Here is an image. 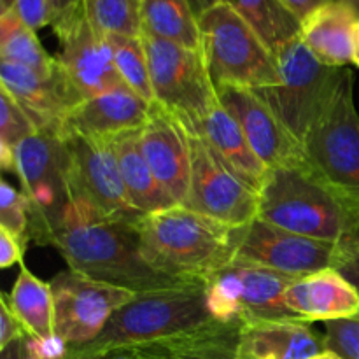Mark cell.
I'll return each instance as SVG.
<instances>
[{"mask_svg":"<svg viewBox=\"0 0 359 359\" xmlns=\"http://www.w3.org/2000/svg\"><path fill=\"white\" fill-rule=\"evenodd\" d=\"M62 139L69 154L72 196L84 200L109 217L137 219L144 216L130 202L111 140L91 139L74 132H65Z\"/></svg>","mask_w":359,"mask_h":359,"instance_id":"cell-14","label":"cell"},{"mask_svg":"<svg viewBox=\"0 0 359 359\" xmlns=\"http://www.w3.org/2000/svg\"><path fill=\"white\" fill-rule=\"evenodd\" d=\"M14 6V0H0V13H6Z\"/></svg>","mask_w":359,"mask_h":359,"instance_id":"cell-46","label":"cell"},{"mask_svg":"<svg viewBox=\"0 0 359 359\" xmlns=\"http://www.w3.org/2000/svg\"><path fill=\"white\" fill-rule=\"evenodd\" d=\"M241 326V323H210L195 332L133 349L126 356L132 359H238Z\"/></svg>","mask_w":359,"mask_h":359,"instance_id":"cell-24","label":"cell"},{"mask_svg":"<svg viewBox=\"0 0 359 359\" xmlns=\"http://www.w3.org/2000/svg\"><path fill=\"white\" fill-rule=\"evenodd\" d=\"M105 37L112 49L116 69L123 83L151 104L154 100V95L142 39L119 34H111Z\"/></svg>","mask_w":359,"mask_h":359,"instance_id":"cell-30","label":"cell"},{"mask_svg":"<svg viewBox=\"0 0 359 359\" xmlns=\"http://www.w3.org/2000/svg\"><path fill=\"white\" fill-rule=\"evenodd\" d=\"M332 269L359 291V207H351L342 237L335 242Z\"/></svg>","mask_w":359,"mask_h":359,"instance_id":"cell-34","label":"cell"},{"mask_svg":"<svg viewBox=\"0 0 359 359\" xmlns=\"http://www.w3.org/2000/svg\"><path fill=\"white\" fill-rule=\"evenodd\" d=\"M188 132L196 133L210 144L214 151L248 182L249 186L259 191L265 181L269 168L252 151L251 144L245 139L237 119L228 112V109L217 98L210 107L205 118L188 128Z\"/></svg>","mask_w":359,"mask_h":359,"instance_id":"cell-23","label":"cell"},{"mask_svg":"<svg viewBox=\"0 0 359 359\" xmlns=\"http://www.w3.org/2000/svg\"><path fill=\"white\" fill-rule=\"evenodd\" d=\"M53 32L60 41L56 60L79 104L125 84L107 37L91 27L84 11Z\"/></svg>","mask_w":359,"mask_h":359,"instance_id":"cell-15","label":"cell"},{"mask_svg":"<svg viewBox=\"0 0 359 359\" xmlns=\"http://www.w3.org/2000/svg\"><path fill=\"white\" fill-rule=\"evenodd\" d=\"M137 230L146 262L177 279L205 280L233 258V228L182 205L144 214Z\"/></svg>","mask_w":359,"mask_h":359,"instance_id":"cell-3","label":"cell"},{"mask_svg":"<svg viewBox=\"0 0 359 359\" xmlns=\"http://www.w3.org/2000/svg\"><path fill=\"white\" fill-rule=\"evenodd\" d=\"M139 133L140 130H133L111 140L130 202L140 214H153L179 205L147 165L140 149Z\"/></svg>","mask_w":359,"mask_h":359,"instance_id":"cell-25","label":"cell"},{"mask_svg":"<svg viewBox=\"0 0 359 359\" xmlns=\"http://www.w3.org/2000/svg\"><path fill=\"white\" fill-rule=\"evenodd\" d=\"M0 359H32L27 347V337L21 340H16L6 349L0 351Z\"/></svg>","mask_w":359,"mask_h":359,"instance_id":"cell-42","label":"cell"},{"mask_svg":"<svg viewBox=\"0 0 359 359\" xmlns=\"http://www.w3.org/2000/svg\"><path fill=\"white\" fill-rule=\"evenodd\" d=\"M139 142L160 184L181 205L188 195L191 177V149L186 126L167 107L153 100L146 123L140 128Z\"/></svg>","mask_w":359,"mask_h":359,"instance_id":"cell-17","label":"cell"},{"mask_svg":"<svg viewBox=\"0 0 359 359\" xmlns=\"http://www.w3.org/2000/svg\"><path fill=\"white\" fill-rule=\"evenodd\" d=\"M219 2L221 0H189V4H191V7H193V11H195L196 16H202L207 9H210V7L216 6V4H219Z\"/></svg>","mask_w":359,"mask_h":359,"instance_id":"cell-43","label":"cell"},{"mask_svg":"<svg viewBox=\"0 0 359 359\" xmlns=\"http://www.w3.org/2000/svg\"><path fill=\"white\" fill-rule=\"evenodd\" d=\"M323 351L325 337L300 319L245 323L238 332V359H311Z\"/></svg>","mask_w":359,"mask_h":359,"instance_id":"cell-21","label":"cell"},{"mask_svg":"<svg viewBox=\"0 0 359 359\" xmlns=\"http://www.w3.org/2000/svg\"><path fill=\"white\" fill-rule=\"evenodd\" d=\"M95 359H107V358H95Z\"/></svg>","mask_w":359,"mask_h":359,"instance_id":"cell-49","label":"cell"},{"mask_svg":"<svg viewBox=\"0 0 359 359\" xmlns=\"http://www.w3.org/2000/svg\"><path fill=\"white\" fill-rule=\"evenodd\" d=\"M231 251V259L304 277L332 269L335 242L293 233L256 217L244 226L233 228Z\"/></svg>","mask_w":359,"mask_h":359,"instance_id":"cell-13","label":"cell"},{"mask_svg":"<svg viewBox=\"0 0 359 359\" xmlns=\"http://www.w3.org/2000/svg\"><path fill=\"white\" fill-rule=\"evenodd\" d=\"M149 102L121 84L83 100L69 112L63 132H74L91 139L112 140L126 132L140 130L149 114Z\"/></svg>","mask_w":359,"mask_h":359,"instance_id":"cell-19","label":"cell"},{"mask_svg":"<svg viewBox=\"0 0 359 359\" xmlns=\"http://www.w3.org/2000/svg\"><path fill=\"white\" fill-rule=\"evenodd\" d=\"M244 18L272 53L300 35L302 21L283 0H221Z\"/></svg>","mask_w":359,"mask_h":359,"instance_id":"cell-28","label":"cell"},{"mask_svg":"<svg viewBox=\"0 0 359 359\" xmlns=\"http://www.w3.org/2000/svg\"><path fill=\"white\" fill-rule=\"evenodd\" d=\"M0 62L28 67L44 76H51L58 63L13 9L0 13Z\"/></svg>","mask_w":359,"mask_h":359,"instance_id":"cell-29","label":"cell"},{"mask_svg":"<svg viewBox=\"0 0 359 359\" xmlns=\"http://www.w3.org/2000/svg\"><path fill=\"white\" fill-rule=\"evenodd\" d=\"M107 359H132V358L126 356V354H114V356H109Z\"/></svg>","mask_w":359,"mask_h":359,"instance_id":"cell-48","label":"cell"},{"mask_svg":"<svg viewBox=\"0 0 359 359\" xmlns=\"http://www.w3.org/2000/svg\"><path fill=\"white\" fill-rule=\"evenodd\" d=\"M340 2H344V4H347V6H351L359 14V0H340Z\"/></svg>","mask_w":359,"mask_h":359,"instance_id":"cell-47","label":"cell"},{"mask_svg":"<svg viewBox=\"0 0 359 359\" xmlns=\"http://www.w3.org/2000/svg\"><path fill=\"white\" fill-rule=\"evenodd\" d=\"M359 14L340 0H330L302 20L300 37L316 58L330 67H347L354 60Z\"/></svg>","mask_w":359,"mask_h":359,"instance_id":"cell-22","label":"cell"},{"mask_svg":"<svg viewBox=\"0 0 359 359\" xmlns=\"http://www.w3.org/2000/svg\"><path fill=\"white\" fill-rule=\"evenodd\" d=\"M283 2L286 4L287 9L302 21L307 14H311L312 11L318 9L323 4L330 2V0H283Z\"/></svg>","mask_w":359,"mask_h":359,"instance_id":"cell-41","label":"cell"},{"mask_svg":"<svg viewBox=\"0 0 359 359\" xmlns=\"http://www.w3.org/2000/svg\"><path fill=\"white\" fill-rule=\"evenodd\" d=\"M297 277L231 259L205 279L207 305L217 323L298 319L286 305V291ZM302 321V319H300Z\"/></svg>","mask_w":359,"mask_h":359,"instance_id":"cell-10","label":"cell"},{"mask_svg":"<svg viewBox=\"0 0 359 359\" xmlns=\"http://www.w3.org/2000/svg\"><path fill=\"white\" fill-rule=\"evenodd\" d=\"M0 88L27 111L39 132L60 137L67 116L79 104L58 63L51 76H44L28 67L0 62Z\"/></svg>","mask_w":359,"mask_h":359,"instance_id":"cell-18","label":"cell"},{"mask_svg":"<svg viewBox=\"0 0 359 359\" xmlns=\"http://www.w3.org/2000/svg\"><path fill=\"white\" fill-rule=\"evenodd\" d=\"M0 230L13 235L27 248L30 242V212L27 196L7 181H0Z\"/></svg>","mask_w":359,"mask_h":359,"instance_id":"cell-32","label":"cell"},{"mask_svg":"<svg viewBox=\"0 0 359 359\" xmlns=\"http://www.w3.org/2000/svg\"><path fill=\"white\" fill-rule=\"evenodd\" d=\"M49 284L55 302V335L65 340L69 349L97 339L114 312L137 294L72 269L58 272Z\"/></svg>","mask_w":359,"mask_h":359,"instance_id":"cell-12","label":"cell"},{"mask_svg":"<svg viewBox=\"0 0 359 359\" xmlns=\"http://www.w3.org/2000/svg\"><path fill=\"white\" fill-rule=\"evenodd\" d=\"M137 221L139 217L104 216L93 205L74 196L51 245L62 255L69 269L133 293L189 283L160 272L146 262Z\"/></svg>","mask_w":359,"mask_h":359,"instance_id":"cell-1","label":"cell"},{"mask_svg":"<svg viewBox=\"0 0 359 359\" xmlns=\"http://www.w3.org/2000/svg\"><path fill=\"white\" fill-rule=\"evenodd\" d=\"M11 9L34 32L51 27V7L48 0H14Z\"/></svg>","mask_w":359,"mask_h":359,"instance_id":"cell-36","label":"cell"},{"mask_svg":"<svg viewBox=\"0 0 359 359\" xmlns=\"http://www.w3.org/2000/svg\"><path fill=\"white\" fill-rule=\"evenodd\" d=\"M216 323L207 305L205 280L196 279L165 290L137 293L109 319L91 342L70 347L67 359L109 358L174 339Z\"/></svg>","mask_w":359,"mask_h":359,"instance_id":"cell-2","label":"cell"},{"mask_svg":"<svg viewBox=\"0 0 359 359\" xmlns=\"http://www.w3.org/2000/svg\"><path fill=\"white\" fill-rule=\"evenodd\" d=\"M354 77L344 70L339 86L305 139V163L349 207H359V114Z\"/></svg>","mask_w":359,"mask_h":359,"instance_id":"cell-6","label":"cell"},{"mask_svg":"<svg viewBox=\"0 0 359 359\" xmlns=\"http://www.w3.org/2000/svg\"><path fill=\"white\" fill-rule=\"evenodd\" d=\"M326 351L342 359H359V316L325 323Z\"/></svg>","mask_w":359,"mask_h":359,"instance_id":"cell-35","label":"cell"},{"mask_svg":"<svg viewBox=\"0 0 359 359\" xmlns=\"http://www.w3.org/2000/svg\"><path fill=\"white\" fill-rule=\"evenodd\" d=\"M258 217L293 233L337 242L351 207L309 165L270 168L258 191Z\"/></svg>","mask_w":359,"mask_h":359,"instance_id":"cell-4","label":"cell"},{"mask_svg":"<svg viewBox=\"0 0 359 359\" xmlns=\"http://www.w3.org/2000/svg\"><path fill=\"white\" fill-rule=\"evenodd\" d=\"M273 56L279 83L252 91L302 144L339 86L346 67H330L319 62L300 35L286 42Z\"/></svg>","mask_w":359,"mask_h":359,"instance_id":"cell-8","label":"cell"},{"mask_svg":"<svg viewBox=\"0 0 359 359\" xmlns=\"http://www.w3.org/2000/svg\"><path fill=\"white\" fill-rule=\"evenodd\" d=\"M354 65L359 67V23L356 28V39H354V60H353Z\"/></svg>","mask_w":359,"mask_h":359,"instance_id":"cell-44","label":"cell"},{"mask_svg":"<svg viewBox=\"0 0 359 359\" xmlns=\"http://www.w3.org/2000/svg\"><path fill=\"white\" fill-rule=\"evenodd\" d=\"M39 130L23 107L0 88V146L16 149L25 139Z\"/></svg>","mask_w":359,"mask_h":359,"instance_id":"cell-33","label":"cell"},{"mask_svg":"<svg viewBox=\"0 0 359 359\" xmlns=\"http://www.w3.org/2000/svg\"><path fill=\"white\" fill-rule=\"evenodd\" d=\"M9 309L30 337L55 335V302L51 284L44 283L25 265L20 266L9 294L4 293Z\"/></svg>","mask_w":359,"mask_h":359,"instance_id":"cell-26","label":"cell"},{"mask_svg":"<svg viewBox=\"0 0 359 359\" xmlns=\"http://www.w3.org/2000/svg\"><path fill=\"white\" fill-rule=\"evenodd\" d=\"M140 23L156 37L200 49L198 16L189 0H140Z\"/></svg>","mask_w":359,"mask_h":359,"instance_id":"cell-27","label":"cell"},{"mask_svg":"<svg viewBox=\"0 0 359 359\" xmlns=\"http://www.w3.org/2000/svg\"><path fill=\"white\" fill-rule=\"evenodd\" d=\"M216 91L219 102L237 119L252 151L269 170L305 165L300 140L255 91L241 86H223Z\"/></svg>","mask_w":359,"mask_h":359,"instance_id":"cell-16","label":"cell"},{"mask_svg":"<svg viewBox=\"0 0 359 359\" xmlns=\"http://www.w3.org/2000/svg\"><path fill=\"white\" fill-rule=\"evenodd\" d=\"M200 53L214 88L249 90L276 86L279 69L273 53L255 28L219 2L198 16Z\"/></svg>","mask_w":359,"mask_h":359,"instance_id":"cell-5","label":"cell"},{"mask_svg":"<svg viewBox=\"0 0 359 359\" xmlns=\"http://www.w3.org/2000/svg\"><path fill=\"white\" fill-rule=\"evenodd\" d=\"M83 4L88 21L100 34L140 37L139 0H83Z\"/></svg>","mask_w":359,"mask_h":359,"instance_id":"cell-31","label":"cell"},{"mask_svg":"<svg viewBox=\"0 0 359 359\" xmlns=\"http://www.w3.org/2000/svg\"><path fill=\"white\" fill-rule=\"evenodd\" d=\"M27 347L32 359H67L69 344L58 335L27 337Z\"/></svg>","mask_w":359,"mask_h":359,"instance_id":"cell-37","label":"cell"},{"mask_svg":"<svg viewBox=\"0 0 359 359\" xmlns=\"http://www.w3.org/2000/svg\"><path fill=\"white\" fill-rule=\"evenodd\" d=\"M51 7V28L62 27L84 11L83 0H48Z\"/></svg>","mask_w":359,"mask_h":359,"instance_id":"cell-40","label":"cell"},{"mask_svg":"<svg viewBox=\"0 0 359 359\" xmlns=\"http://www.w3.org/2000/svg\"><path fill=\"white\" fill-rule=\"evenodd\" d=\"M154 100L177 116L186 128L205 118L217 102V91L210 81L200 49L140 32Z\"/></svg>","mask_w":359,"mask_h":359,"instance_id":"cell-9","label":"cell"},{"mask_svg":"<svg viewBox=\"0 0 359 359\" xmlns=\"http://www.w3.org/2000/svg\"><path fill=\"white\" fill-rule=\"evenodd\" d=\"M14 154L30 212V242L51 245L74 198L65 142L55 133L37 132L25 139Z\"/></svg>","mask_w":359,"mask_h":359,"instance_id":"cell-7","label":"cell"},{"mask_svg":"<svg viewBox=\"0 0 359 359\" xmlns=\"http://www.w3.org/2000/svg\"><path fill=\"white\" fill-rule=\"evenodd\" d=\"M25 251H27V248L20 241H16L7 231L0 230V266L2 269H9L16 263L21 265Z\"/></svg>","mask_w":359,"mask_h":359,"instance_id":"cell-39","label":"cell"},{"mask_svg":"<svg viewBox=\"0 0 359 359\" xmlns=\"http://www.w3.org/2000/svg\"><path fill=\"white\" fill-rule=\"evenodd\" d=\"M139 2H140V0H139Z\"/></svg>","mask_w":359,"mask_h":359,"instance_id":"cell-50","label":"cell"},{"mask_svg":"<svg viewBox=\"0 0 359 359\" xmlns=\"http://www.w3.org/2000/svg\"><path fill=\"white\" fill-rule=\"evenodd\" d=\"M311 359H342V358H340L339 354L332 353V351H323L321 354H318V356H314Z\"/></svg>","mask_w":359,"mask_h":359,"instance_id":"cell-45","label":"cell"},{"mask_svg":"<svg viewBox=\"0 0 359 359\" xmlns=\"http://www.w3.org/2000/svg\"><path fill=\"white\" fill-rule=\"evenodd\" d=\"M25 337H28L27 330L18 321V318L9 309L6 297L2 294L0 297V351Z\"/></svg>","mask_w":359,"mask_h":359,"instance_id":"cell-38","label":"cell"},{"mask_svg":"<svg viewBox=\"0 0 359 359\" xmlns=\"http://www.w3.org/2000/svg\"><path fill=\"white\" fill-rule=\"evenodd\" d=\"M286 305L305 323L337 321L359 316V291L335 269L297 277L286 291Z\"/></svg>","mask_w":359,"mask_h":359,"instance_id":"cell-20","label":"cell"},{"mask_svg":"<svg viewBox=\"0 0 359 359\" xmlns=\"http://www.w3.org/2000/svg\"><path fill=\"white\" fill-rule=\"evenodd\" d=\"M188 130V128H186ZM189 133L191 177L182 207L221 221L231 228L258 217V191L249 186L205 139Z\"/></svg>","mask_w":359,"mask_h":359,"instance_id":"cell-11","label":"cell"}]
</instances>
